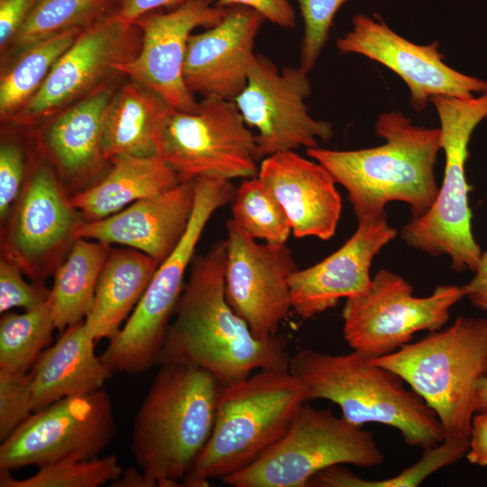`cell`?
Instances as JSON below:
<instances>
[{
    "instance_id": "f6af8a7d",
    "label": "cell",
    "mask_w": 487,
    "mask_h": 487,
    "mask_svg": "<svg viewBox=\"0 0 487 487\" xmlns=\"http://www.w3.org/2000/svg\"><path fill=\"white\" fill-rule=\"evenodd\" d=\"M475 412L487 413V376L481 379L477 386Z\"/></svg>"
},
{
    "instance_id": "e0dca14e",
    "label": "cell",
    "mask_w": 487,
    "mask_h": 487,
    "mask_svg": "<svg viewBox=\"0 0 487 487\" xmlns=\"http://www.w3.org/2000/svg\"><path fill=\"white\" fill-rule=\"evenodd\" d=\"M341 54H359L379 62L396 73L409 90L417 112L423 111L430 98L444 95L469 99L487 93V81L449 67L437 41L415 44L391 29L377 14H355L352 28L337 39Z\"/></svg>"
},
{
    "instance_id": "5bb4252c",
    "label": "cell",
    "mask_w": 487,
    "mask_h": 487,
    "mask_svg": "<svg viewBox=\"0 0 487 487\" xmlns=\"http://www.w3.org/2000/svg\"><path fill=\"white\" fill-rule=\"evenodd\" d=\"M140 47V30L110 12L81 31L41 88L9 123L23 128L44 124L120 75L115 65L133 58Z\"/></svg>"
},
{
    "instance_id": "ee69618b",
    "label": "cell",
    "mask_w": 487,
    "mask_h": 487,
    "mask_svg": "<svg viewBox=\"0 0 487 487\" xmlns=\"http://www.w3.org/2000/svg\"><path fill=\"white\" fill-rule=\"evenodd\" d=\"M110 486L115 487H152V484L143 472L129 468L123 471L121 476L111 482Z\"/></svg>"
},
{
    "instance_id": "e575fe53",
    "label": "cell",
    "mask_w": 487,
    "mask_h": 487,
    "mask_svg": "<svg viewBox=\"0 0 487 487\" xmlns=\"http://www.w3.org/2000/svg\"><path fill=\"white\" fill-rule=\"evenodd\" d=\"M347 0H297L304 24L299 67L308 74L314 69L327 40L333 20Z\"/></svg>"
},
{
    "instance_id": "52a82bcc",
    "label": "cell",
    "mask_w": 487,
    "mask_h": 487,
    "mask_svg": "<svg viewBox=\"0 0 487 487\" xmlns=\"http://www.w3.org/2000/svg\"><path fill=\"white\" fill-rule=\"evenodd\" d=\"M429 102L440 122L443 181L432 207L406 224L400 236L411 248L429 255H447L454 270L474 273L482 252L472 231L465 162L473 132L487 117V93L469 99L437 95Z\"/></svg>"
},
{
    "instance_id": "5b68a950",
    "label": "cell",
    "mask_w": 487,
    "mask_h": 487,
    "mask_svg": "<svg viewBox=\"0 0 487 487\" xmlns=\"http://www.w3.org/2000/svg\"><path fill=\"white\" fill-rule=\"evenodd\" d=\"M307 401L304 383L289 370H259L221 384L211 436L183 485L208 486L254 463L282 437Z\"/></svg>"
},
{
    "instance_id": "83f0119b",
    "label": "cell",
    "mask_w": 487,
    "mask_h": 487,
    "mask_svg": "<svg viewBox=\"0 0 487 487\" xmlns=\"http://www.w3.org/2000/svg\"><path fill=\"white\" fill-rule=\"evenodd\" d=\"M110 250V245L98 241L78 238L56 268L48 300L60 333L83 321L89 313Z\"/></svg>"
},
{
    "instance_id": "7bdbcfd3",
    "label": "cell",
    "mask_w": 487,
    "mask_h": 487,
    "mask_svg": "<svg viewBox=\"0 0 487 487\" xmlns=\"http://www.w3.org/2000/svg\"><path fill=\"white\" fill-rule=\"evenodd\" d=\"M464 287L465 297L468 298L472 304L483 311H487V275H474Z\"/></svg>"
},
{
    "instance_id": "603a6c76",
    "label": "cell",
    "mask_w": 487,
    "mask_h": 487,
    "mask_svg": "<svg viewBox=\"0 0 487 487\" xmlns=\"http://www.w3.org/2000/svg\"><path fill=\"white\" fill-rule=\"evenodd\" d=\"M195 180L180 182L156 196L132 203L128 207L96 221L83 220L77 238L138 250L160 264L183 237L194 209Z\"/></svg>"
},
{
    "instance_id": "60d3db41",
    "label": "cell",
    "mask_w": 487,
    "mask_h": 487,
    "mask_svg": "<svg viewBox=\"0 0 487 487\" xmlns=\"http://www.w3.org/2000/svg\"><path fill=\"white\" fill-rule=\"evenodd\" d=\"M190 0H114L112 11L125 23L133 24L140 17L161 9L171 10Z\"/></svg>"
},
{
    "instance_id": "484cf974",
    "label": "cell",
    "mask_w": 487,
    "mask_h": 487,
    "mask_svg": "<svg viewBox=\"0 0 487 487\" xmlns=\"http://www.w3.org/2000/svg\"><path fill=\"white\" fill-rule=\"evenodd\" d=\"M160 263L133 248L111 249L101 271L92 308L84 319L96 342L113 339L136 307Z\"/></svg>"
},
{
    "instance_id": "ab89813d",
    "label": "cell",
    "mask_w": 487,
    "mask_h": 487,
    "mask_svg": "<svg viewBox=\"0 0 487 487\" xmlns=\"http://www.w3.org/2000/svg\"><path fill=\"white\" fill-rule=\"evenodd\" d=\"M36 0H0V49L3 53L29 15Z\"/></svg>"
},
{
    "instance_id": "f546056e",
    "label": "cell",
    "mask_w": 487,
    "mask_h": 487,
    "mask_svg": "<svg viewBox=\"0 0 487 487\" xmlns=\"http://www.w3.org/2000/svg\"><path fill=\"white\" fill-rule=\"evenodd\" d=\"M113 4L114 0H36L1 55L7 62L45 38L70 29H85L108 14Z\"/></svg>"
},
{
    "instance_id": "b9f144b4",
    "label": "cell",
    "mask_w": 487,
    "mask_h": 487,
    "mask_svg": "<svg viewBox=\"0 0 487 487\" xmlns=\"http://www.w3.org/2000/svg\"><path fill=\"white\" fill-rule=\"evenodd\" d=\"M465 457L473 464L487 466V413L476 412L473 418Z\"/></svg>"
},
{
    "instance_id": "f35d334b",
    "label": "cell",
    "mask_w": 487,
    "mask_h": 487,
    "mask_svg": "<svg viewBox=\"0 0 487 487\" xmlns=\"http://www.w3.org/2000/svg\"><path fill=\"white\" fill-rule=\"evenodd\" d=\"M222 7L243 5L259 12L266 21L281 28H294L297 16L289 0H217Z\"/></svg>"
},
{
    "instance_id": "8d00e7d4",
    "label": "cell",
    "mask_w": 487,
    "mask_h": 487,
    "mask_svg": "<svg viewBox=\"0 0 487 487\" xmlns=\"http://www.w3.org/2000/svg\"><path fill=\"white\" fill-rule=\"evenodd\" d=\"M23 271L14 262L1 256L0 259V312L14 308L30 310L49 299L50 289L44 284L28 283L23 278Z\"/></svg>"
},
{
    "instance_id": "ffe728a7",
    "label": "cell",
    "mask_w": 487,
    "mask_h": 487,
    "mask_svg": "<svg viewBox=\"0 0 487 487\" xmlns=\"http://www.w3.org/2000/svg\"><path fill=\"white\" fill-rule=\"evenodd\" d=\"M265 21L252 8L234 5L218 23L191 34L183 67L188 90L233 101L247 84L255 39Z\"/></svg>"
},
{
    "instance_id": "8992f818",
    "label": "cell",
    "mask_w": 487,
    "mask_h": 487,
    "mask_svg": "<svg viewBox=\"0 0 487 487\" xmlns=\"http://www.w3.org/2000/svg\"><path fill=\"white\" fill-rule=\"evenodd\" d=\"M372 361L398 374L427 403L445 438L469 439L477 386L487 376V318L458 317Z\"/></svg>"
},
{
    "instance_id": "6da1fadb",
    "label": "cell",
    "mask_w": 487,
    "mask_h": 487,
    "mask_svg": "<svg viewBox=\"0 0 487 487\" xmlns=\"http://www.w3.org/2000/svg\"><path fill=\"white\" fill-rule=\"evenodd\" d=\"M226 240L195 257L158 357V364H186L212 373L221 384L255 370H289L287 339L255 338L225 291Z\"/></svg>"
},
{
    "instance_id": "1f68e13d",
    "label": "cell",
    "mask_w": 487,
    "mask_h": 487,
    "mask_svg": "<svg viewBox=\"0 0 487 487\" xmlns=\"http://www.w3.org/2000/svg\"><path fill=\"white\" fill-rule=\"evenodd\" d=\"M469 439L445 438L438 445L424 449L420 459L394 477L366 480L338 465L317 473L310 481L317 487H416L436 471L465 456Z\"/></svg>"
},
{
    "instance_id": "f1b7e54d",
    "label": "cell",
    "mask_w": 487,
    "mask_h": 487,
    "mask_svg": "<svg viewBox=\"0 0 487 487\" xmlns=\"http://www.w3.org/2000/svg\"><path fill=\"white\" fill-rule=\"evenodd\" d=\"M83 29L67 30L40 41L5 62L0 77V117L9 121L41 88L62 54Z\"/></svg>"
},
{
    "instance_id": "d590c367",
    "label": "cell",
    "mask_w": 487,
    "mask_h": 487,
    "mask_svg": "<svg viewBox=\"0 0 487 487\" xmlns=\"http://www.w3.org/2000/svg\"><path fill=\"white\" fill-rule=\"evenodd\" d=\"M33 412L30 373L0 370V440H5Z\"/></svg>"
},
{
    "instance_id": "ac0fdd59",
    "label": "cell",
    "mask_w": 487,
    "mask_h": 487,
    "mask_svg": "<svg viewBox=\"0 0 487 487\" xmlns=\"http://www.w3.org/2000/svg\"><path fill=\"white\" fill-rule=\"evenodd\" d=\"M226 10L211 0H190L142 15L133 23L141 47L133 58L115 65L116 71L156 93L170 108L194 111L198 102L183 77L188 41L196 28L218 23Z\"/></svg>"
},
{
    "instance_id": "7c38bea8",
    "label": "cell",
    "mask_w": 487,
    "mask_h": 487,
    "mask_svg": "<svg viewBox=\"0 0 487 487\" xmlns=\"http://www.w3.org/2000/svg\"><path fill=\"white\" fill-rule=\"evenodd\" d=\"M51 162L39 152L20 197L4 223L1 256L32 282L43 284L64 260L85 220Z\"/></svg>"
},
{
    "instance_id": "9c48e42d",
    "label": "cell",
    "mask_w": 487,
    "mask_h": 487,
    "mask_svg": "<svg viewBox=\"0 0 487 487\" xmlns=\"http://www.w3.org/2000/svg\"><path fill=\"white\" fill-rule=\"evenodd\" d=\"M384 455L373 435L330 409L304 404L287 432L258 460L222 480L234 487H308L333 465L372 468Z\"/></svg>"
},
{
    "instance_id": "8fae6325",
    "label": "cell",
    "mask_w": 487,
    "mask_h": 487,
    "mask_svg": "<svg viewBox=\"0 0 487 487\" xmlns=\"http://www.w3.org/2000/svg\"><path fill=\"white\" fill-rule=\"evenodd\" d=\"M465 297V287L438 285L426 297H416L401 276L381 269L363 293L345 299L343 335L347 345L372 359L397 351L420 331L441 329L451 308Z\"/></svg>"
},
{
    "instance_id": "d6a6232c",
    "label": "cell",
    "mask_w": 487,
    "mask_h": 487,
    "mask_svg": "<svg viewBox=\"0 0 487 487\" xmlns=\"http://www.w3.org/2000/svg\"><path fill=\"white\" fill-rule=\"evenodd\" d=\"M229 222L236 228L267 244H285L291 226L282 207L257 176L244 179L235 188Z\"/></svg>"
},
{
    "instance_id": "30bf717a",
    "label": "cell",
    "mask_w": 487,
    "mask_h": 487,
    "mask_svg": "<svg viewBox=\"0 0 487 487\" xmlns=\"http://www.w3.org/2000/svg\"><path fill=\"white\" fill-rule=\"evenodd\" d=\"M157 152L180 182L201 176L258 175L255 134L234 101L205 96L194 111L170 108L156 134Z\"/></svg>"
},
{
    "instance_id": "d6986e66",
    "label": "cell",
    "mask_w": 487,
    "mask_h": 487,
    "mask_svg": "<svg viewBox=\"0 0 487 487\" xmlns=\"http://www.w3.org/2000/svg\"><path fill=\"white\" fill-rule=\"evenodd\" d=\"M396 235L386 216L358 221L355 232L340 248L290 276L291 310L308 319L335 307L341 299L364 292L372 283L374 257Z\"/></svg>"
},
{
    "instance_id": "cb8c5ba5",
    "label": "cell",
    "mask_w": 487,
    "mask_h": 487,
    "mask_svg": "<svg viewBox=\"0 0 487 487\" xmlns=\"http://www.w3.org/2000/svg\"><path fill=\"white\" fill-rule=\"evenodd\" d=\"M84 320L68 326L29 372L33 412L63 398L102 390L113 372L95 354Z\"/></svg>"
},
{
    "instance_id": "4fadbf2b",
    "label": "cell",
    "mask_w": 487,
    "mask_h": 487,
    "mask_svg": "<svg viewBox=\"0 0 487 487\" xmlns=\"http://www.w3.org/2000/svg\"><path fill=\"white\" fill-rule=\"evenodd\" d=\"M116 432L104 390L63 398L32 412L0 446V471L98 456Z\"/></svg>"
},
{
    "instance_id": "836d02e7",
    "label": "cell",
    "mask_w": 487,
    "mask_h": 487,
    "mask_svg": "<svg viewBox=\"0 0 487 487\" xmlns=\"http://www.w3.org/2000/svg\"><path fill=\"white\" fill-rule=\"evenodd\" d=\"M123 473L115 455L91 459H64L39 467L25 479L0 471L1 487H99L117 480Z\"/></svg>"
},
{
    "instance_id": "9a60e30c",
    "label": "cell",
    "mask_w": 487,
    "mask_h": 487,
    "mask_svg": "<svg viewBox=\"0 0 487 487\" xmlns=\"http://www.w3.org/2000/svg\"><path fill=\"white\" fill-rule=\"evenodd\" d=\"M308 74L299 66L279 70L266 57L256 54L243 91L233 100L245 124L257 130V154L270 155L314 148L334 136L333 125L313 118L306 105L311 94Z\"/></svg>"
},
{
    "instance_id": "2e32d148",
    "label": "cell",
    "mask_w": 487,
    "mask_h": 487,
    "mask_svg": "<svg viewBox=\"0 0 487 487\" xmlns=\"http://www.w3.org/2000/svg\"><path fill=\"white\" fill-rule=\"evenodd\" d=\"M225 297L260 340L277 335L291 311L289 278L299 269L287 244H257L226 222Z\"/></svg>"
},
{
    "instance_id": "44dd1931",
    "label": "cell",
    "mask_w": 487,
    "mask_h": 487,
    "mask_svg": "<svg viewBox=\"0 0 487 487\" xmlns=\"http://www.w3.org/2000/svg\"><path fill=\"white\" fill-rule=\"evenodd\" d=\"M116 89L112 78L42 124L39 152L72 195L96 183L109 162L103 152V130Z\"/></svg>"
},
{
    "instance_id": "74e56055",
    "label": "cell",
    "mask_w": 487,
    "mask_h": 487,
    "mask_svg": "<svg viewBox=\"0 0 487 487\" xmlns=\"http://www.w3.org/2000/svg\"><path fill=\"white\" fill-rule=\"evenodd\" d=\"M25 153L23 147L10 139L0 145V219L4 224L17 202L26 179Z\"/></svg>"
},
{
    "instance_id": "3957f363",
    "label": "cell",
    "mask_w": 487,
    "mask_h": 487,
    "mask_svg": "<svg viewBox=\"0 0 487 487\" xmlns=\"http://www.w3.org/2000/svg\"><path fill=\"white\" fill-rule=\"evenodd\" d=\"M161 365L135 416L131 450L152 487H176L211 436L221 383L201 368Z\"/></svg>"
},
{
    "instance_id": "7402d4cb",
    "label": "cell",
    "mask_w": 487,
    "mask_h": 487,
    "mask_svg": "<svg viewBox=\"0 0 487 487\" xmlns=\"http://www.w3.org/2000/svg\"><path fill=\"white\" fill-rule=\"evenodd\" d=\"M257 177L282 207L296 238L326 241L336 231L342 198L329 171L295 151L265 157Z\"/></svg>"
},
{
    "instance_id": "4316f807",
    "label": "cell",
    "mask_w": 487,
    "mask_h": 487,
    "mask_svg": "<svg viewBox=\"0 0 487 487\" xmlns=\"http://www.w3.org/2000/svg\"><path fill=\"white\" fill-rule=\"evenodd\" d=\"M169 109L160 96L132 79L117 87L104 123L106 159L158 155L156 134Z\"/></svg>"
},
{
    "instance_id": "d4e9b609",
    "label": "cell",
    "mask_w": 487,
    "mask_h": 487,
    "mask_svg": "<svg viewBox=\"0 0 487 487\" xmlns=\"http://www.w3.org/2000/svg\"><path fill=\"white\" fill-rule=\"evenodd\" d=\"M108 172L88 188L72 195V205L86 221L112 216L137 200L161 194L180 183L158 155H119L109 160Z\"/></svg>"
},
{
    "instance_id": "ba28073f",
    "label": "cell",
    "mask_w": 487,
    "mask_h": 487,
    "mask_svg": "<svg viewBox=\"0 0 487 487\" xmlns=\"http://www.w3.org/2000/svg\"><path fill=\"white\" fill-rule=\"evenodd\" d=\"M188 228L170 256L157 268L145 292L118 334L99 355L112 372L138 374L158 364V357L184 289V275L205 226L213 214L231 202V180L201 176Z\"/></svg>"
},
{
    "instance_id": "277c9868",
    "label": "cell",
    "mask_w": 487,
    "mask_h": 487,
    "mask_svg": "<svg viewBox=\"0 0 487 487\" xmlns=\"http://www.w3.org/2000/svg\"><path fill=\"white\" fill-rule=\"evenodd\" d=\"M289 371L304 383L308 400L336 404L354 425L391 427L408 445L423 450L445 439L427 403L398 374L359 352L332 354L304 348L290 357Z\"/></svg>"
},
{
    "instance_id": "bcb514c9",
    "label": "cell",
    "mask_w": 487,
    "mask_h": 487,
    "mask_svg": "<svg viewBox=\"0 0 487 487\" xmlns=\"http://www.w3.org/2000/svg\"><path fill=\"white\" fill-rule=\"evenodd\" d=\"M476 276L487 275V250L482 253L480 263L477 270L474 272Z\"/></svg>"
},
{
    "instance_id": "7a4b0ae2",
    "label": "cell",
    "mask_w": 487,
    "mask_h": 487,
    "mask_svg": "<svg viewBox=\"0 0 487 487\" xmlns=\"http://www.w3.org/2000/svg\"><path fill=\"white\" fill-rule=\"evenodd\" d=\"M384 142L358 150L314 147L307 155L323 165L348 193L358 221L386 216L388 203H406L412 218L434 204L439 187L435 175L442 150L440 128L413 124L400 111L381 113L374 124Z\"/></svg>"
},
{
    "instance_id": "4dcf8cb0",
    "label": "cell",
    "mask_w": 487,
    "mask_h": 487,
    "mask_svg": "<svg viewBox=\"0 0 487 487\" xmlns=\"http://www.w3.org/2000/svg\"><path fill=\"white\" fill-rule=\"evenodd\" d=\"M56 329L49 300L23 314L6 311L0 318V370L27 373L52 342Z\"/></svg>"
}]
</instances>
